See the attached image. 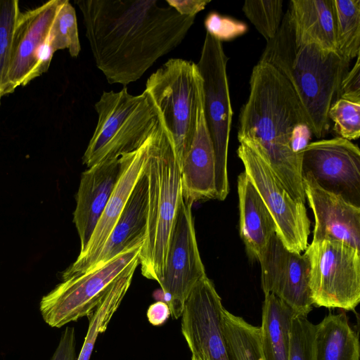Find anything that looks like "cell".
<instances>
[{
	"mask_svg": "<svg viewBox=\"0 0 360 360\" xmlns=\"http://www.w3.org/2000/svg\"><path fill=\"white\" fill-rule=\"evenodd\" d=\"M76 337L73 327H66L50 360H77Z\"/></svg>",
	"mask_w": 360,
	"mask_h": 360,
	"instance_id": "35",
	"label": "cell"
},
{
	"mask_svg": "<svg viewBox=\"0 0 360 360\" xmlns=\"http://www.w3.org/2000/svg\"><path fill=\"white\" fill-rule=\"evenodd\" d=\"M316 360H359V338L345 313L330 314L315 325Z\"/></svg>",
	"mask_w": 360,
	"mask_h": 360,
	"instance_id": "24",
	"label": "cell"
},
{
	"mask_svg": "<svg viewBox=\"0 0 360 360\" xmlns=\"http://www.w3.org/2000/svg\"><path fill=\"white\" fill-rule=\"evenodd\" d=\"M143 243L123 252L85 273L63 278V281L40 302L44 321L52 328L89 316L111 284L134 262L139 260Z\"/></svg>",
	"mask_w": 360,
	"mask_h": 360,
	"instance_id": "8",
	"label": "cell"
},
{
	"mask_svg": "<svg viewBox=\"0 0 360 360\" xmlns=\"http://www.w3.org/2000/svg\"><path fill=\"white\" fill-rule=\"evenodd\" d=\"M328 118L340 137L351 141L359 138L360 103L338 98L329 109Z\"/></svg>",
	"mask_w": 360,
	"mask_h": 360,
	"instance_id": "31",
	"label": "cell"
},
{
	"mask_svg": "<svg viewBox=\"0 0 360 360\" xmlns=\"http://www.w3.org/2000/svg\"><path fill=\"white\" fill-rule=\"evenodd\" d=\"M209 0H165V3L178 13L185 16H195L204 10Z\"/></svg>",
	"mask_w": 360,
	"mask_h": 360,
	"instance_id": "37",
	"label": "cell"
},
{
	"mask_svg": "<svg viewBox=\"0 0 360 360\" xmlns=\"http://www.w3.org/2000/svg\"><path fill=\"white\" fill-rule=\"evenodd\" d=\"M119 157L99 162L82 173L73 213L80 239L79 255L84 252L117 184L120 172Z\"/></svg>",
	"mask_w": 360,
	"mask_h": 360,
	"instance_id": "19",
	"label": "cell"
},
{
	"mask_svg": "<svg viewBox=\"0 0 360 360\" xmlns=\"http://www.w3.org/2000/svg\"><path fill=\"white\" fill-rule=\"evenodd\" d=\"M170 316L171 312L168 304L162 301L152 304L147 311L148 320L155 326L162 325Z\"/></svg>",
	"mask_w": 360,
	"mask_h": 360,
	"instance_id": "38",
	"label": "cell"
},
{
	"mask_svg": "<svg viewBox=\"0 0 360 360\" xmlns=\"http://www.w3.org/2000/svg\"><path fill=\"white\" fill-rule=\"evenodd\" d=\"M360 103V55L356 58L354 65L343 76L337 98Z\"/></svg>",
	"mask_w": 360,
	"mask_h": 360,
	"instance_id": "34",
	"label": "cell"
},
{
	"mask_svg": "<svg viewBox=\"0 0 360 360\" xmlns=\"http://www.w3.org/2000/svg\"><path fill=\"white\" fill-rule=\"evenodd\" d=\"M239 233L252 259L259 258L276 233L274 219L247 174L238 177Z\"/></svg>",
	"mask_w": 360,
	"mask_h": 360,
	"instance_id": "21",
	"label": "cell"
},
{
	"mask_svg": "<svg viewBox=\"0 0 360 360\" xmlns=\"http://www.w3.org/2000/svg\"><path fill=\"white\" fill-rule=\"evenodd\" d=\"M147 220L148 181L143 169L122 214L89 271L136 245L143 243Z\"/></svg>",
	"mask_w": 360,
	"mask_h": 360,
	"instance_id": "20",
	"label": "cell"
},
{
	"mask_svg": "<svg viewBox=\"0 0 360 360\" xmlns=\"http://www.w3.org/2000/svg\"><path fill=\"white\" fill-rule=\"evenodd\" d=\"M306 200L314 217L312 241L341 240L360 249V207L302 177Z\"/></svg>",
	"mask_w": 360,
	"mask_h": 360,
	"instance_id": "17",
	"label": "cell"
},
{
	"mask_svg": "<svg viewBox=\"0 0 360 360\" xmlns=\"http://www.w3.org/2000/svg\"><path fill=\"white\" fill-rule=\"evenodd\" d=\"M222 326L229 360H265L261 347L259 327L248 323L225 308Z\"/></svg>",
	"mask_w": 360,
	"mask_h": 360,
	"instance_id": "26",
	"label": "cell"
},
{
	"mask_svg": "<svg viewBox=\"0 0 360 360\" xmlns=\"http://www.w3.org/2000/svg\"><path fill=\"white\" fill-rule=\"evenodd\" d=\"M228 60L222 42L206 32L196 65L202 81L203 110L214 152L216 199L219 200L229 191L227 160L233 111Z\"/></svg>",
	"mask_w": 360,
	"mask_h": 360,
	"instance_id": "7",
	"label": "cell"
},
{
	"mask_svg": "<svg viewBox=\"0 0 360 360\" xmlns=\"http://www.w3.org/2000/svg\"><path fill=\"white\" fill-rule=\"evenodd\" d=\"M245 172L257 189L276 226V235L289 250L301 253L308 245L310 220L305 204L295 200L266 161L248 143L237 150Z\"/></svg>",
	"mask_w": 360,
	"mask_h": 360,
	"instance_id": "10",
	"label": "cell"
},
{
	"mask_svg": "<svg viewBox=\"0 0 360 360\" xmlns=\"http://www.w3.org/2000/svg\"><path fill=\"white\" fill-rule=\"evenodd\" d=\"M295 315L294 311L276 296L264 295L259 333L265 360H288Z\"/></svg>",
	"mask_w": 360,
	"mask_h": 360,
	"instance_id": "23",
	"label": "cell"
},
{
	"mask_svg": "<svg viewBox=\"0 0 360 360\" xmlns=\"http://www.w3.org/2000/svg\"><path fill=\"white\" fill-rule=\"evenodd\" d=\"M336 53L350 62L360 55V0H333Z\"/></svg>",
	"mask_w": 360,
	"mask_h": 360,
	"instance_id": "27",
	"label": "cell"
},
{
	"mask_svg": "<svg viewBox=\"0 0 360 360\" xmlns=\"http://www.w3.org/2000/svg\"><path fill=\"white\" fill-rule=\"evenodd\" d=\"M315 325L307 316L295 315L290 332L288 360H316Z\"/></svg>",
	"mask_w": 360,
	"mask_h": 360,
	"instance_id": "32",
	"label": "cell"
},
{
	"mask_svg": "<svg viewBox=\"0 0 360 360\" xmlns=\"http://www.w3.org/2000/svg\"><path fill=\"white\" fill-rule=\"evenodd\" d=\"M286 12L297 41L336 52L333 0H292Z\"/></svg>",
	"mask_w": 360,
	"mask_h": 360,
	"instance_id": "22",
	"label": "cell"
},
{
	"mask_svg": "<svg viewBox=\"0 0 360 360\" xmlns=\"http://www.w3.org/2000/svg\"><path fill=\"white\" fill-rule=\"evenodd\" d=\"M144 172L148 181V220L139 264L144 277L159 283L181 191L174 143L160 113L150 131Z\"/></svg>",
	"mask_w": 360,
	"mask_h": 360,
	"instance_id": "4",
	"label": "cell"
},
{
	"mask_svg": "<svg viewBox=\"0 0 360 360\" xmlns=\"http://www.w3.org/2000/svg\"><path fill=\"white\" fill-rule=\"evenodd\" d=\"M249 84L239 115V143L250 145L292 198L305 204L301 151L313 134L302 107L288 82L269 63L258 61Z\"/></svg>",
	"mask_w": 360,
	"mask_h": 360,
	"instance_id": "2",
	"label": "cell"
},
{
	"mask_svg": "<svg viewBox=\"0 0 360 360\" xmlns=\"http://www.w3.org/2000/svg\"><path fill=\"white\" fill-rule=\"evenodd\" d=\"M50 34L54 52L67 49L70 56H78L81 46L77 16L74 7L68 0H63L51 27Z\"/></svg>",
	"mask_w": 360,
	"mask_h": 360,
	"instance_id": "30",
	"label": "cell"
},
{
	"mask_svg": "<svg viewBox=\"0 0 360 360\" xmlns=\"http://www.w3.org/2000/svg\"><path fill=\"white\" fill-rule=\"evenodd\" d=\"M192 205L184 198L181 191L163 275L158 283L175 319L181 316L195 285L207 276L198 248Z\"/></svg>",
	"mask_w": 360,
	"mask_h": 360,
	"instance_id": "11",
	"label": "cell"
},
{
	"mask_svg": "<svg viewBox=\"0 0 360 360\" xmlns=\"http://www.w3.org/2000/svg\"><path fill=\"white\" fill-rule=\"evenodd\" d=\"M21 14L18 0H0V98L6 84L13 42Z\"/></svg>",
	"mask_w": 360,
	"mask_h": 360,
	"instance_id": "29",
	"label": "cell"
},
{
	"mask_svg": "<svg viewBox=\"0 0 360 360\" xmlns=\"http://www.w3.org/2000/svg\"><path fill=\"white\" fill-rule=\"evenodd\" d=\"M51 32V31H50ZM54 51L51 44V34L40 44L35 53V67L33 78L45 73L49 70Z\"/></svg>",
	"mask_w": 360,
	"mask_h": 360,
	"instance_id": "36",
	"label": "cell"
},
{
	"mask_svg": "<svg viewBox=\"0 0 360 360\" xmlns=\"http://www.w3.org/2000/svg\"><path fill=\"white\" fill-rule=\"evenodd\" d=\"M94 108L96 127L82 158L88 168L136 148L159 117L146 91L134 96L126 86L117 92L103 91Z\"/></svg>",
	"mask_w": 360,
	"mask_h": 360,
	"instance_id": "5",
	"label": "cell"
},
{
	"mask_svg": "<svg viewBox=\"0 0 360 360\" xmlns=\"http://www.w3.org/2000/svg\"><path fill=\"white\" fill-rule=\"evenodd\" d=\"M204 24L206 32L221 42L232 40L244 34L248 30L244 22L217 12L210 13Z\"/></svg>",
	"mask_w": 360,
	"mask_h": 360,
	"instance_id": "33",
	"label": "cell"
},
{
	"mask_svg": "<svg viewBox=\"0 0 360 360\" xmlns=\"http://www.w3.org/2000/svg\"><path fill=\"white\" fill-rule=\"evenodd\" d=\"M139 260L132 263L109 287L103 297L88 316L89 328L77 360H89L96 340L103 333L124 299Z\"/></svg>",
	"mask_w": 360,
	"mask_h": 360,
	"instance_id": "25",
	"label": "cell"
},
{
	"mask_svg": "<svg viewBox=\"0 0 360 360\" xmlns=\"http://www.w3.org/2000/svg\"><path fill=\"white\" fill-rule=\"evenodd\" d=\"M192 360H200V359H195V358H192Z\"/></svg>",
	"mask_w": 360,
	"mask_h": 360,
	"instance_id": "39",
	"label": "cell"
},
{
	"mask_svg": "<svg viewBox=\"0 0 360 360\" xmlns=\"http://www.w3.org/2000/svg\"><path fill=\"white\" fill-rule=\"evenodd\" d=\"M1 98H0V102H1Z\"/></svg>",
	"mask_w": 360,
	"mask_h": 360,
	"instance_id": "40",
	"label": "cell"
},
{
	"mask_svg": "<svg viewBox=\"0 0 360 360\" xmlns=\"http://www.w3.org/2000/svg\"><path fill=\"white\" fill-rule=\"evenodd\" d=\"M63 0H51L21 13L15 27L11 58L3 96L33 78L35 53L50 33Z\"/></svg>",
	"mask_w": 360,
	"mask_h": 360,
	"instance_id": "16",
	"label": "cell"
},
{
	"mask_svg": "<svg viewBox=\"0 0 360 360\" xmlns=\"http://www.w3.org/2000/svg\"><path fill=\"white\" fill-rule=\"evenodd\" d=\"M97 68L108 83L139 79L184 39L195 16L158 0H77Z\"/></svg>",
	"mask_w": 360,
	"mask_h": 360,
	"instance_id": "1",
	"label": "cell"
},
{
	"mask_svg": "<svg viewBox=\"0 0 360 360\" xmlns=\"http://www.w3.org/2000/svg\"><path fill=\"white\" fill-rule=\"evenodd\" d=\"M302 176L360 207V150L337 136L309 143L301 151Z\"/></svg>",
	"mask_w": 360,
	"mask_h": 360,
	"instance_id": "12",
	"label": "cell"
},
{
	"mask_svg": "<svg viewBox=\"0 0 360 360\" xmlns=\"http://www.w3.org/2000/svg\"><path fill=\"white\" fill-rule=\"evenodd\" d=\"M224 307L212 281L206 276L191 291L181 314V332L200 360H229L223 331Z\"/></svg>",
	"mask_w": 360,
	"mask_h": 360,
	"instance_id": "13",
	"label": "cell"
},
{
	"mask_svg": "<svg viewBox=\"0 0 360 360\" xmlns=\"http://www.w3.org/2000/svg\"><path fill=\"white\" fill-rule=\"evenodd\" d=\"M184 198L191 202L216 199L215 157L203 110L202 81L198 86L195 124L190 148L181 165Z\"/></svg>",
	"mask_w": 360,
	"mask_h": 360,
	"instance_id": "18",
	"label": "cell"
},
{
	"mask_svg": "<svg viewBox=\"0 0 360 360\" xmlns=\"http://www.w3.org/2000/svg\"><path fill=\"white\" fill-rule=\"evenodd\" d=\"M150 131L136 148L120 155V176L103 212L84 252L63 272L62 278L85 273L92 267L143 172Z\"/></svg>",
	"mask_w": 360,
	"mask_h": 360,
	"instance_id": "15",
	"label": "cell"
},
{
	"mask_svg": "<svg viewBox=\"0 0 360 360\" xmlns=\"http://www.w3.org/2000/svg\"><path fill=\"white\" fill-rule=\"evenodd\" d=\"M304 251L313 306L354 310L360 302V249L323 240L311 241Z\"/></svg>",
	"mask_w": 360,
	"mask_h": 360,
	"instance_id": "9",
	"label": "cell"
},
{
	"mask_svg": "<svg viewBox=\"0 0 360 360\" xmlns=\"http://www.w3.org/2000/svg\"><path fill=\"white\" fill-rule=\"evenodd\" d=\"M272 65L288 82L302 107L312 134L329 131L328 111L350 62L336 52L297 41L287 12L276 37L266 41L259 59Z\"/></svg>",
	"mask_w": 360,
	"mask_h": 360,
	"instance_id": "3",
	"label": "cell"
},
{
	"mask_svg": "<svg viewBox=\"0 0 360 360\" xmlns=\"http://www.w3.org/2000/svg\"><path fill=\"white\" fill-rule=\"evenodd\" d=\"M200 79L196 63L170 58L146 83L144 91L156 105L173 141L179 167L193 136Z\"/></svg>",
	"mask_w": 360,
	"mask_h": 360,
	"instance_id": "6",
	"label": "cell"
},
{
	"mask_svg": "<svg viewBox=\"0 0 360 360\" xmlns=\"http://www.w3.org/2000/svg\"><path fill=\"white\" fill-rule=\"evenodd\" d=\"M258 261L264 294L274 295L296 314L307 316L313 307L307 256L288 250L275 233Z\"/></svg>",
	"mask_w": 360,
	"mask_h": 360,
	"instance_id": "14",
	"label": "cell"
},
{
	"mask_svg": "<svg viewBox=\"0 0 360 360\" xmlns=\"http://www.w3.org/2000/svg\"><path fill=\"white\" fill-rule=\"evenodd\" d=\"M283 0L245 1L242 10L266 41L274 39L281 25Z\"/></svg>",
	"mask_w": 360,
	"mask_h": 360,
	"instance_id": "28",
	"label": "cell"
}]
</instances>
